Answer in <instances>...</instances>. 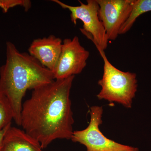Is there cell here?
<instances>
[{
	"label": "cell",
	"instance_id": "8992f818",
	"mask_svg": "<svg viewBox=\"0 0 151 151\" xmlns=\"http://www.w3.org/2000/svg\"><path fill=\"white\" fill-rule=\"evenodd\" d=\"M89 56V52L81 45L78 37L65 39L52 71L55 79H64L81 73L86 67Z\"/></svg>",
	"mask_w": 151,
	"mask_h": 151
},
{
	"label": "cell",
	"instance_id": "9c48e42d",
	"mask_svg": "<svg viewBox=\"0 0 151 151\" xmlns=\"http://www.w3.org/2000/svg\"><path fill=\"white\" fill-rule=\"evenodd\" d=\"M40 143L24 130L10 127L3 139L2 151H43Z\"/></svg>",
	"mask_w": 151,
	"mask_h": 151
},
{
	"label": "cell",
	"instance_id": "277c9868",
	"mask_svg": "<svg viewBox=\"0 0 151 151\" xmlns=\"http://www.w3.org/2000/svg\"><path fill=\"white\" fill-rule=\"evenodd\" d=\"M63 9L68 10L70 12L71 22L76 25L77 20L83 23L81 32L95 45L97 48L104 50L107 48L108 40L105 28L99 18V6L96 0H87V4L78 1L80 5L77 6L68 5L58 0H52Z\"/></svg>",
	"mask_w": 151,
	"mask_h": 151
},
{
	"label": "cell",
	"instance_id": "52a82bcc",
	"mask_svg": "<svg viewBox=\"0 0 151 151\" xmlns=\"http://www.w3.org/2000/svg\"><path fill=\"white\" fill-rule=\"evenodd\" d=\"M108 40H114L132 12L134 0H96Z\"/></svg>",
	"mask_w": 151,
	"mask_h": 151
},
{
	"label": "cell",
	"instance_id": "8fae6325",
	"mask_svg": "<svg viewBox=\"0 0 151 151\" xmlns=\"http://www.w3.org/2000/svg\"><path fill=\"white\" fill-rule=\"evenodd\" d=\"M13 113L8 100L0 93V131L11 124Z\"/></svg>",
	"mask_w": 151,
	"mask_h": 151
},
{
	"label": "cell",
	"instance_id": "30bf717a",
	"mask_svg": "<svg viewBox=\"0 0 151 151\" xmlns=\"http://www.w3.org/2000/svg\"><path fill=\"white\" fill-rule=\"evenodd\" d=\"M151 11V0H134L132 12L130 15L122 26L120 32L124 34L133 26L136 20L145 13Z\"/></svg>",
	"mask_w": 151,
	"mask_h": 151
},
{
	"label": "cell",
	"instance_id": "4fadbf2b",
	"mask_svg": "<svg viewBox=\"0 0 151 151\" xmlns=\"http://www.w3.org/2000/svg\"><path fill=\"white\" fill-rule=\"evenodd\" d=\"M11 126V124H9L8 126H7L5 128H4L2 130L0 131V151H2V143L3 139H4V135L5 134L6 132L8 129Z\"/></svg>",
	"mask_w": 151,
	"mask_h": 151
},
{
	"label": "cell",
	"instance_id": "6da1fadb",
	"mask_svg": "<svg viewBox=\"0 0 151 151\" xmlns=\"http://www.w3.org/2000/svg\"><path fill=\"white\" fill-rule=\"evenodd\" d=\"M74 77L36 88L23 103L21 126L43 149L57 139H71L74 122L70 95Z\"/></svg>",
	"mask_w": 151,
	"mask_h": 151
},
{
	"label": "cell",
	"instance_id": "ba28073f",
	"mask_svg": "<svg viewBox=\"0 0 151 151\" xmlns=\"http://www.w3.org/2000/svg\"><path fill=\"white\" fill-rule=\"evenodd\" d=\"M62 43L61 39L53 35L36 39L31 44L29 52L42 66L52 71L61 53Z\"/></svg>",
	"mask_w": 151,
	"mask_h": 151
},
{
	"label": "cell",
	"instance_id": "3957f363",
	"mask_svg": "<svg viewBox=\"0 0 151 151\" xmlns=\"http://www.w3.org/2000/svg\"><path fill=\"white\" fill-rule=\"evenodd\" d=\"M97 49L104 62L103 77L98 81L101 89L97 95V98L131 108L137 90V75L116 68L109 61L104 50L99 48Z\"/></svg>",
	"mask_w": 151,
	"mask_h": 151
},
{
	"label": "cell",
	"instance_id": "5b68a950",
	"mask_svg": "<svg viewBox=\"0 0 151 151\" xmlns=\"http://www.w3.org/2000/svg\"><path fill=\"white\" fill-rule=\"evenodd\" d=\"M102 106L90 108V121L86 129L73 131L70 139L86 147V151H139L137 147L122 145L108 139L100 131L99 127L103 123Z\"/></svg>",
	"mask_w": 151,
	"mask_h": 151
},
{
	"label": "cell",
	"instance_id": "7a4b0ae2",
	"mask_svg": "<svg viewBox=\"0 0 151 151\" xmlns=\"http://www.w3.org/2000/svg\"><path fill=\"white\" fill-rule=\"evenodd\" d=\"M54 80L52 71L29 53L20 52L12 42H7L6 62L0 67V93L8 100L17 125L21 124L22 99L27 91Z\"/></svg>",
	"mask_w": 151,
	"mask_h": 151
},
{
	"label": "cell",
	"instance_id": "7c38bea8",
	"mask_svg": "<svg viewBox=\"0 0 151 151\" xmlns=\"http://www.w3.org/2000/svg\"><path fill=\"white\" fill-rule=\"evenodd\" d=\"M17 6L22 7L27 12L31 7L32 3L29 0H0V8L5 13L9 9Z\"/></svg>",
	"mask_w": 151,
	"mask_h": 151
}]
</instances>
